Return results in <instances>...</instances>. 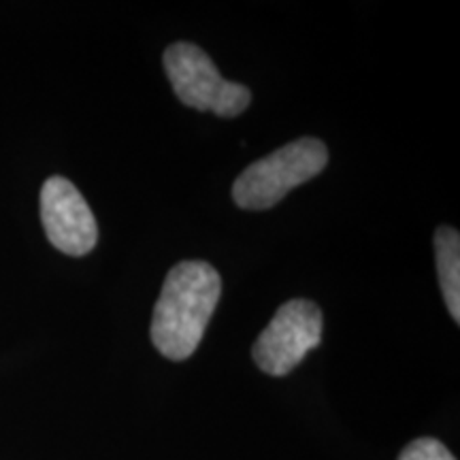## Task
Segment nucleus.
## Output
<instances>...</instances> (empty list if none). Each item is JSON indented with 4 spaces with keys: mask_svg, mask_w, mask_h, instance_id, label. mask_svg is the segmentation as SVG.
I'll use <instances>...</instances> for the list:
<instances>
[{
    "mask_svg": "<svg viewBox=\"0 0 460 460\" xmlns=\"http://www.w3.org/2000/svg\"><path fill=\"white\" fill-rule=\"evenodd\" d=\"M222 295V278L203 261H183L166 275L152 318V341L171 360L197 352Z\"/></svg>",
    "mask_w": 460,
    "mask_h": 460,
    "instance_id": "1",
    "label": "nucleus"
},
{
    "mask_svg": "<svg viewBox=\"0 0 460 460\" xmlns=\"http://www.w3.org/2000/svg\"><path fill=\"white\" fill-rule=\"evenodd\" d=\"M329 164V149L320 139L292 141L271 156L256 160L241 172L233 186V199L241 209H271L292 188L314 180Z\"/></svg>",
    "mask_w": 460,
    "mask_h": 460,
    "instance_id": "2",
    "label": "nucleus"
},
{
    "mask_svg": "<svg viewBox=\"0 0 460 460\" xmlns=\"http://www.w3.org/2000/svg\"><path fill=\"white\" fill-rule=\"evenodd\" d=\"M164 68L177 99L197 111L234 118L252 102V92L226 82L214 60L192 43H172L164 51Z\"/></svg>",
    "mask_w": 460,
    "mask_h": 460,
    "instance_id": "3",
    "label": "nucleus"
},
{
    "mask_svg": "<svg viewBox=\"0 0 460 460\" xmlns=\"http://www.w3.org/2000/svg\"><path fill=\"white\" fill-rule=\"evenodd\" d=\"M322 341V312L314 301L292 298L275 312L273 320L256 339L252 356L258 369L269 376H288L305 354Z\"/></svg>",
    "mask_w": 460,
    "mask_h": 460,
    "instance_id": "4",
    "label": "nucleus"
},
{
    "mask_svg": "<svg viewBox=\"0 0 460 460\" xmlns=\"http://www.w3.org/2000/svg\"><path fill=\"white\" fill-rule=\"evenodd\" d=\"M41 222L56 250L84 256L94 250L99 226L77 188L65 177H49L41 190Z\"/></svg>",
    "mask_w": 460,
    "mask_h": 460,
    "instance_id": "5",
    "label": "nucleus"
},
{
    "mask_svg": "<svg viewBox=\"0 0 460 460\" xmlns=\"http://www.w3.org/2000/svg\"><path fill=\"white\" fill-rule=\"evenodd\" d=\"M435 258L439 286L444 292L447 312L460 322V237L452 226H441L435 233Z\"/></svg>",
    "mask_w": 460,
    "mask_h": 460,
    "instance_id": "6",
    "label": "nucleus"
},
{
    "mask_svg": "<svg viewBox=\"0 0 460 460\" xmlns=\"http://www.w3.org/2000/svg\"><path fill=\"white\" fill-rule=\"evenodd\" d=\"M399 460H456L452 452L441 444V441L422 437V439L411 441L405 450L401 452Z\"/></svg>",
    "mask_w": 460,
    "mask_h": 460,
    "instance_id": "7",
    "label": "nucleus"
}]
</instances>
